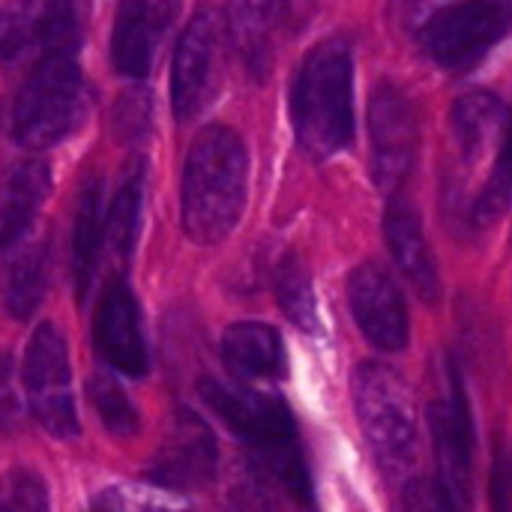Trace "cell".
<instances>
[{
	"instance_id": "1",
	"label": "cell",
	"mask_w": 512,
	"mask_h": 512,
	"mask_svg": "<svg viewBox=\"0 0 512 512\" xmlns=\"http://www.w3.org/2000/svg\"><path fill=\"white\" fill-rule=\"evenodd\" d=\"M249 189V153L237 129L213 123L189 147L180 183V222L192 243L216 246L240 222Z\"/></svg>"
},
{
	"instance_id": "2",
	"label": "cell",
	"mask_w": 512,
	"mask_h": 512,
	"mask_svg": "<svg viewBox=\"0 0 512 512\" xmlns=\"http://www.w3.org/2000/svg\"><path fill=\"white\" fill-rule=\"evenodd\" d=\"M204 405L255 453L252 459L273 477V483L306 512H318L315 486L297 444V423L279 396L240 390L216 378L198 384Z\"/></svg>"
},
{
	"instance_id": "3",
	"label": "cell",
	"mask_w": 512,
	"mask_h": 512,
	"mask_svg": "<svg viewBox=\"0 0 512 512\" xmlns=\"http://www.w3.org/2000/svg\"><path fill=\"white\" fill-rule=\"evenodd\" d=\"M291 123L312 159H330L354 141V54L342 36L306 51L291 84Z\"/></svg>"
},
{
	"instance_id": "4",
	"label": "cell",
	"mask_w": 512,
	"mask_h": 512,
	"mask_svg": "<svg viewBox=\"0 0 512 512\" xmlns=\"http://www.w3.org/2000/svg\"><path fill=\"white\" fill-rule=\"evenodd\" d=\"M81 42L45 45L9 105V135L30 150L66 141L87 117V84L78 66Z\"/></svg>"
},
{
	"instance_id": "5",
	"label": "cell",
	"mask_w": 512,
	"mask_h": 512,
	"mask_svg": "<svg viewBox=\"0 0 512 512\" xmlns=\"http://www.w3.org/2000/svg\"><path fill=\"white\" fill-rule=\"evenodd\" d=\"M354 411L372 447V456L387 480L402 483L420 453L417 408L402 375L384 363H360L351 381Z\"/></svg>"
},
{
	"instance_id": "6",
	"label": "cell",
	"mask_w": 512,
	"mask_h": 512,
	"mask_svg": "<svg viewBox=\"0 0 512 512\" xmlns=\"http://www.w3.org/2000/svg\"><path fill=\"white\" fill-rule=\"evenodd\" d=\"M24 390H27L33 417L51 438L72 441L78 435L69 351H66L63 333L54 324H39L27 342Z\"/></svg>"
},
{
	"instance_id": "7",
	"label": "cell",
	"mask_w": 512,
	"mask_h": 512,
	"mask_svg": "<svg viewBox=\"0 0 512 512\" xmlns=\"http://www.w3.org/2000/svg\"><path fill=\"white\" fill-rule=\"evenodd\" d=\"M447 399L429 408V435L438 462L435 495L456 512H468L471 501V456H474V426L465 381L456 363H447Z\"/></svg>"
},
{
	"instance_id": "8",
	"label": "cell",
	"mask_w": 512,
	"mask_h": 512,
	"mask_svg": "<svg viewBox=\"0 0 512 512\" xmlns=\"http://www.w3.org/2000/svg\"><path fill=\"white\" fill-rule=\"evenodd\" d=\"M507 3H453L435 9L417 30L423 51L447 69H462L480 60L495 42L510 33Z\"/></svg>"
},
{
	"instance_id": "9",
	"label": "cell",
	"mask_w": 512,
	"mask_h": 512,
	"mask_svg": "<svg viewBox=\"0 0 512 512\" xmlns=\"http://www.w3.org/2000/svg\"><path fill=\"white\" fill-rule=\"evenodd\" d=\"M369 138H372V180L381 192L396 195L414 171L420 150V123L411 96L381 81L369 102Z\"/></svg>"
},
{
	"instance_id": "10",
	"label": "cell",
	"mask_w": 512,
	"mask_h": 512,
	"mask_svg": "<svg viewBox=\"0 0 512 512\" xmlns=\"http://www.w3.org/2000/svg\"><path fill=\"white\" fill-rule=\"evenodd\" d=\"M216 471H219L216 435L195 411L177 408L147 468V483L180 495L210 486L216 480Z\"/></svg>"
},
{
	"instance_id": "11",
	"label": "cell",
	"mask_w": 512,
	"mask_h": 512,
	"mask_svg": "<svg viewBox=\"0 0 512 512\" xmlns=\"http://www.w3.org/2000/svg\"><path fill=\"white\" fill-rule=\"evenodd\" d=\"M348 303L360 333L387 354L408 345L411 321L396 279L375 261H363L348 273Z\"/></svg>"
},
{
	"instance_id": "12",
	"label": "cell",
	"mask_w": 512,
	"mask_h": 512,
	"mask_svg": "<svg viewBox=\"0 0 512 512\" xmlns=\"http://www.w3.org/2000/svg\"><path fill=\"white\" fill-rule=\"evenodd\" d=\"M219 54V24L213 9H198L183 27L174 66H171V111L180 123H189L213 96Z\"/></svg>"
},
{
	"instance_id": "13",
	"label": "cell",
	"mask_w": 512,
	"mask_h": 512,
	"mask_svg": "<svg viewBox=\"0 0 512 512\" xmlns=\"http://www.w3.org/2000/svg\"><path fill=\"white\" fill-rule=\"evenodd\" d=\"M96 351L126 378H144L150 372V348L141 327V309L132 288L117 276L105 285L96 321Z\"/></svg>"
},
{
	"instance_id": "14",
	"label": "cell",
	"mask_w": 512,
	"mask_h": 512,
	"mask_svg": "<svg viewBox=\"0 0 512 512\" xmlns=\"http://www.w3.org/2000/svg\"><path fill=\"white\" fill-rule=\"evenodd\" d=\"M180 6L171 0H129L117 9L111 33V63L123 78H147L153 72L159 45L177 18Z\"/></svg>"
},
{
	"instance_id": "15",
	"label": "cell",
	"mask_w": 512,
	"mask_h": 512,
	"mask_svg": "<svg viewBox=\"0 0 512 512\" xmlns=\"http://www.w3.org/2000/svg\"><path fill=\"white\" fill-rule=\"evenodd\" d=\"M384 237H387V249L396 267L411 282L417 297L435 306L441 300V276H438V264L423 231V219L411 201L399 195L390 198L387 213H384Z\"/></svg>"
},
{
	"instance_id": "16",
	"label": "cell",
	"mask_w": 512,
	"mask_h": 512,
	"mask_svg": "<svg viewBox=\"0 0 512 512\" xmlns=\"http://www.w3.org/2000/svg\"><path fill=\"white\" fill-rule=\"evenodd\" d=\"M51 192V171L39 159L15 162L0 186V252L21 246Z\"/></svg>"
},
{
	"instance_id": "17",
	"label": "cell",
	"mask_w": 512,
	"mask_h": 512,
	"mask_svg": "<svg viewBox=\"0 0 512 512\" xmlns=\"http://www.w3.org/2000/svg\"><path fill=\"white\" fill-rule=\"evenodd\" d=\"M222 360L243 381H282L288 375L285 342L276 327L261 321H237L222 336Z\"/></svg>"
},
{
	"instance_id": "18",
	"label": "cell",
	"mask_w": 512,
	"mask_h": 512,
	"mask_svg": "<svg viewBox=\"0 0 512 512\" xmlns=\"http://www.w3.org/2000/svg\"><path fill=\"white\" fill-rule=\"evenodd\" d=\"M48 282V246L45 240H24L0 267V306L15 321L33 318L45 297Z\"/></svg>"
},
{
	"instance_id": "19",
	"label": "cell",
	"mask_w": 512,
	"mask_h": 512,
	"mask_svg": "<svg viewBox=\"0 0 512 512\" xmlns=\"http://www.w3.org/2000/svg\"><path fill=\"white\" fill-rule=\"evenodd\" d=\"M102 240H105V201H102V180L93 177L81 186L75 228H72V276H75L78 300H87L93 288Z\"/></svg>"
},
{
	"instance_id": "20",
	"label": "cell",
	"mask_w": 512,
	"mask_h": 512,
	"mask_svg": "<svg viewBox=\"0 0 512 512\" xmlns=\"http://www.w3.org/2000/svg\"><path fill=\"white\" fill-rule=\"evenodd\" d=\"M504 117H507V105L492 90H468L456 99L450 123H453L456 144L468 162H477L492 147V141L504 129Z\"/></svg>"
},
{
	"instance_id": "21",
	"label": "cell",
	"mask_w": 512,
	"mask_h": 512,
	"mask_svg": "<svg viewBox=\"0 0 512 512\" xmlns=\"http://www.w3.org/2000/svg\"><path fill=\"white\" fill-rule=\"evenodd\" d=\"M144 192H147V159L135 156L126 165L120 186L111 195V204L105 213V237H108V243L120 261H129L135 252V240L141 231Z\"/></svg>"
},
{
	"instance_id": "22",
	"label": "cell",
	"mask_w": 512,
	"mask_h": 512,
	"mask_svg": "<svg viewBox=\"0 0 512 512\" xmlns=\"http://www.w3.org/2000/svg\"><path fill=\"white\" fill-rule=\"evenodd\" d=\"M273 288H276V300H279L282 312L288 315V321L297 330H303L306 336H315L321 327L318 324V300H315L312 276L297 255H285L276 264Z\"/></svg>"
},
{
	"instance_id": "23",
	"label": "cell",
	"mask_w": 512,
	"mask_h": 512,
	"mask_svg": "<svg viewBox=\"0 0 512 512\" xmlns=\"http://www.w3.org/2000/svg\"><path fill=\"white\" fill-rule=\"evenodd\" d=\"M279 486L273 477L252 459H240L225 486V512H282Z\"/></svg>"
},
{
	"instance_id": "24",
	"label": "cell",
	"mask_w": 512,
	"mask_h": 512,
	"mask_svg": "<svg viewBox=\"0 0 512 512\" xmlns=\"http://www.w3.org/2000/svg\"><path fill=\"white\" fill-rule=\"evenodd\" d=\"M279 12L282 6H270V3H249V6L231 9L237 45L255 72H261L270 60V30L276 27Z\"/></svg>"
},
{
	"instance_id": "25",
	"label": "cell",
	"mask_w": 512,
	"mask_h": 512,
	"mask_svg": "<svg viewBox=\"0 0 512 512\" xmlns=\"http://www.w3.org/2000/svg\"><path fill=\"white\" fill-rule=\"evenodd\" d=\"M96 512H195L183 495L150 483H114L96 498Z\"/></svg>"
},
{
	"instance_id": "26",
	"label": "cell",
	"mask_w": 512,
	"mask_h": 512,
	"mask_svg": "<svg viewBox=\"0 0 512 512\" xmlns=\"http://www.w3.org/2000/svg\"><path fill=\"white\" fill-rule=\"evenodd\" d=\"M87 399L99 417V423L114 438H135L138 435V411L126 390L111 375H93L87 384Z\"/></svg>"
},
{
	"instance_id": "27",
	"label": "cell",
	"mask_w": 512,
	"mask_h": 512,
	"mask_svg": "<svg viewBox=\"0 0 512 512\" xmlns=\"http://www.w3.org/2000/svg\"><path fill=\"white\" fill-rule=\"evenodd\" d=\"M0 512H48V486L33 471H9L0 480Z\"/></svg>"
},
{
	"instance_id": "28",
	"label": "cell",
	"mask_w": 512,
	"mask_h": 512,
	"mask_svg": "<svg viewBox=\"0 0 512 512\" xmlns=\"http://www.w3.org/2000/svg\"><path fill=\"white\" fill-rule=\"evenodd\" d=\"M153 126V99L147 90H126L114 105V135L123 144H138L150 135Z\"/></svg>"
},
{
	"instance_id": "29",
	"label": "cell",
	"mask_w": 512,
	"mask_h": 512,
	"mask_svg": "<svg viewBox=\"0 0 512 512\" xmlns=\"http://www.w3.org/2000/svg\"><path fill=\"white\" fill-rule=\"evenodd\" d=\"M507 207H510V165H507V147H501L498 162L489 174V183L474 201L471 219L474 225L486 228V225H495L507 213Z\"/></svg>"
},
{
	"instance_id": "30",
	"label": "cell",
	"mask_w": 512,
	"mask_h": 512,
	"mask_svg": "<svg viewBox=\"0 0 512 512\" xmlns=\"http://www.w3.org/2000/svg\"><path fill=\"white\" fill-rule=\"evenodd\" d=\"M21 417H24V405H21V393H18L15 360H12V354L0 351V432L3 435L18 432Z\"/></svg>"
},
{
	"instance_id": "31",
	"label": "cell",
	"mask_w": 512,
	"mask_h": 512,
	"mask_svg": "<svg viewBox=\"0 0 512 512\" xmlns=\"http://www.w3.org/2000/svg\"><path fill=\"white\" fill-rule=\"evenodd\" d=\"M510 510V459L507 450L498 447L495 468H492V512Z\"/></svg>"
},
{
	"instance_id": "32",
	"label": "cell",
	"mask_w": 512,
	"mask_h": 512,
	"mask_svg": "<svg viewBox=\"0 0 512 512\" xmlns=\"http://www.w3.org/2000/svg\"><path fill=\"white\" fill-rule=\"evenodd\" d=\"M420 512H456L453 507H447L438 495H435V489H432V495L423 501V507H420Z\"/></svg>"
}]
</instances>
